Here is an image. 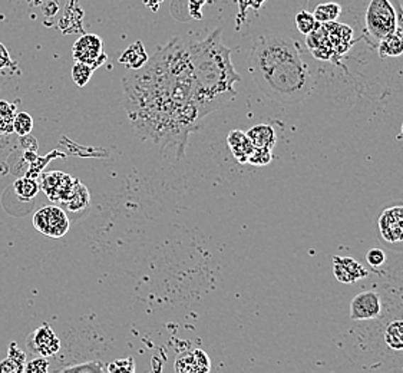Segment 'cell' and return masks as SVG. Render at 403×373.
<instances>
[{
	"label": "cell",
	"instance_id": "6da1fadb",
	"mask_svg": "<svg viewBox=\"0 0 403 373\" xmlns=\"http://www.w3.org/2000/svg\"><path fill=\"white\" fill-rule=\"evenodd\" d=\"M131 124L162 151L174 149L182 158L188 135L198 129L188 42L174 38L147 63L122 80Z\"/></svg>",
	"mask_w": 403,
	"mask_h": 373
},
{
	"label": "cell",
	"instance_id": "7a4b0ae2",
	"mask_svg": "<svg viewBox=\"0 0 403 373\" xmlns=\"http://www.w3.org/2000/svg\"><path fill=\"white\" fill-rule=\"evenodd\" d=\"M248 70L260 91L283 105L304 101L314 87L299 42L286 35L258 36L251 48Z\"/></svg>",
	"mask_w": 403,
	"mask_h": 373
},
{
	"label": "cell",
	"instance_id": "3957f363",
	"mask_svg": "<svg viewBox=\"0 0 403 373\" xmlns=\"http://www.w3.org/2000/svg\"><path fill=\"white\" fill-rule=\"evenodd\" d=\"M221 35V29H216L204 40L188 42L194 99L201 118L230 104L237 95L234 85L241 81Z\"/></svg>",
	"mask_w": 403,
	"mask_h": 373
},
{
	"label": "cell",
	"instance_id": "277c9868",
	"mask_svg": "<svg viewBox=\"0 0 403 373\" xmlns=\"http://www.w3.org/2000/svg\"><path fill=\"white\" fill-rule=\"evenodd\" d=\"M394 31L397 19L390 0H370L365 15V33L370 46L377 48V43Z\"/></svg>",
	"mask_w": 403,
	"mask_h": 373
},
{
	"label": "cell",
	"instance_id": "5b68a950",
	"mask_svg": "<svg viewBox=\"0 0 403 373\" xmlns=\"http://www.w3.org/2000/svg\"><path fill=\"white\" fill-rule=\"evenodd\" d=\"M33 226L43 236L60 239L70 230V218L56 205H46L33 215Z\"/></svg>",
	"mask_w": 403,
	"mask_h": 373
},
{
	"label": "cell",
	"instance_id": "8992f818",
	"mask_svg": "<svg viewBox=\"0 0 403 373\" xmlns=\"http://www.w3.org/2000/svg\"><path fill=\"white\" fill-rule=\"evenodd\" d=\"M353 322H375L383 315V301L379 291L365 290L353 297L349 308Z\"/></svg>",
	"mask_w": 403,
	"mask_h": 373
},
{
	"label": "cell",
	"instance_id": "52a82bcc",
	"mask_svg": "<svg viewBox=\"0 0 403 373\" xmlns=\"http://www.w3.org/2000/svg\"><path fill=\"white\" fill-rule=\"evenodd\" d=\"M72 52L75 62L87 63L94 69L99 67L106 60L102 39L94 33H88L79 38L75 42Z\"/></svg>",
	"mask_w": 403,
	"mask_h": 373
},
{
	"label": "cell",
	"instance_id": "ba28073f",
	"mask_svg": "<svg viewBox=\"0 0 403 373\" xmlns=\"http://www.w3.org/2000/svg\"><path fill=\"white\" fill-rule=\"evenodd\" d=\"M26 346L33 356L49 357L59 352L60 340L52 330V328H49L48 325H42L28 336Z\"/></svg>",
	"mask_w": 403,
	"mask_h": 373
},
{
	"label": "cell",
	"instance_id": "9c48e42d",
	"mask_svg": "<svg viewBox=\"0 0 403 373\" xmlns=\"http://www.w3.org/2000/svg\"><path fill=\"white\" fill-rule=\"evenodd\" d=\"M379 233L390 244L403 243V205L387 208L379 217Z\"/></svg>",
	"mask_w": 403,
	"mask_h": 373
},
{
	"label": "cell",
	"instance_id": "30bf717a",
	"mask_svg": "<svg viewBox=\"0 0 403 373\" xmlns=\"http://www.w3.org/2000/svg\"><path fill=\"white\" fill-rule=\"evenodd\" d=\"M75 183L77 180L72 178L70 174H65L60 171H52L42 177L40 187L50 201L63 202L71 194Z\"/></svg>",
	"mask_w": 403,
	"mask_h": 373
},
{
	"label": "cell",
	"instance_id": "8fae6325",
	"mask_svg": "<svg viewBox=\"0 0 403 373\" xmlns=\"http://www.w3.org/2000/svg\"><path fill=\"white\" fill-rule=\"evenodd\" d=\"M174 367L178 373H206L211 370V362L204 350L195 349L178 355Z\"/></svg>",
	"mask_w": 403,
	"mask_h": 373
},
{
	"label": "cell",
	"instance_id": "7c38bea8",
	"mask_svg": "<svg viewBox=\"0 0 403 373\" xmlns=\"http://www.w3.org/2000/svg\"><path fill=\"white\" fill-rule=\"evenodd\" d=\"M333 274L341 283L352 284L368 277L366 269L352 257H333Z\"/></svg>",
	"mask_w": 403,
	"mask_h": 373
},
{
	"label": "cell",
	"instance_id": "4fadbf2b",
	"mask_svg": "<svg viewBox=\"0 0 403 373\" xmlns=\"http://www.w3.org/2000/svg\"><path fill=\"white\" fill-rule=\"evenodd\" d=\"M227 144L234 158L241 164H247V160L254 149L247 132L240 129L231 131L227 136Z\"/></svg>",
	"mask_w": 403,
	"mask_h": 373
},
{
	"label": "cell",
	"instance_id": "5bb4252c",
	"mask_svg": "<svg viewBox=\"0 0 403 373\" xmlns=\"http://www.w3.org/2000/svg\"><path fill=\"white\" fill-rule=\"evenodd\" d=\"M383 345L396 353L403 352V319H393L382 330Z\"/></svg>",
	"mask_w": 403,
	"mask_h": 373
},
{
	"label": "cell",
	"instance_id": "9a60e30c",
	"mask_svg": "<svg viewBox=\"0 0 403 373\" xmlns=\"http://www.w3.org/2000/svg\"><path fill=\"white\" fill-rule=\"evenodd\" d=\"M247 135L254 148L273 149L277 142V135H276L275 128L267 124H260V125L250 128L247 131Z\"/></svg>",
	"mask_w": 403,
	"mask_h": 373
},
{
	"label": "cell",
	"instance_id": "2e32d148",
	"mask_svg": "<svg viewBox=\"0 0 403 373\" xmlns=\"http://www.w3.org/2000/svg\"><path fill=\"white\" fill-rule=\"evenodd\" d=\"M148 55L145 52V48L143 45L141 40H137L136 43H132L129 45L121 55L119 58V62L129 70H136V69H140L143 67L147 60H148Z\"/></svg>",
	"mask_w": 403,
	"mask_h": 373
},
{
	"label": "cell",
	"instance_id": "e0dca14e",
	"mask_svg": "<svg viewBox=\"0 0 403 373\" xmlns=\"http://www.w3.org/2000/svg\"><path fill=\"white\" fill-rule=\"evenodd\" d=\"M377 53L380 58H397L403 55V33L394 31L386 35L377 43Z\"/></svg>",
	"mask_w": 403,
	"mask_h": 373
},
{
	"label": "cell",
	"instance_id": "ac0fdd59",
	"mask_svg": "<svg viewBox=\"0 0 403 373\" xmlns=\"http://www.w3.org/2000/svg\"><path fill=\"white\" fill-rule=\"evenodd\" d=\"M89 191L88 188L79 181L77 180L71 194L68 195V198H66L62 204H65L66 210H70L72 212H79L82 210H85L88 205H89Z\"/></svg>",
	"mask_w": 403,
	"mask_h": 373
},
{
	"label": "cell",
	"instance_id": "d6986e66",
	"mask_svg": "<svg viewBox=\"0 0 403 373\" xmlns=\"http://www.w3.org/2000/svg\"><path fill=\"white\" fill-rule=\"evenodd\" d=\"M341 15H342V6L339 4H333V2L321 4L313 12V16L320 25L336 22V19H338Z\"/></svg>",
	"mask_w": 403,
	"mask_h": 373
},
{
	"label": "cell",
	"instance_id": "ffe728a7",
	"mask_svg": "<svg viewBox=\"0 0 403 373\" xmlns=\"http://www.w3.org/2000/svg\"><path fill=\"white\" fill-rule=\"evenodd\" d=\"M13 188H15V193H16V195L19 198H22V200H32L39 193L40 185L32 177L31 178L29 177H22V178H18L15 181Z\"/></svg>",
	"mask_w": 403,
	"mask_h": 373
},
{
	"label": "cell",
	"instance_id": "44dd1931",
	"mask_svg": "<svg viewBox=\"0 0 403 373\" xmlns=\"http://www.w3.org/2000/svg\"><path fill=\"white\" fill-rule=\"evenodd\" d=\"M16 115V107L0 101V134H11L13 132V118Z\"/></svg>",
	"mask_w": 403,
	"mask_h": 373
},
{
	"label": "cell",
	"instance_id": "7402d4cb",
	"mask_svg": "<svg viewBox=\"0 0 403 373\" xmlns=\"http://www.w3.org/2000/svg\"><path fill=\"white\" fill-rule=\"evenodd\" d=\"M94 67H91L87 63L82 62H75L74 67H72V80L79 87L84 88L92 78V73H94Z\"/></svg>",
	"mask_w": 403,
	"mask_h": 373
},
{
	"label": "cell",
	"instance_id": "603a6c76",
	"mask_svg": "<svg viewBox=\"0 0 403 373\" xmlns=\"http://www.w3.org/2000/svg\"><path fill=\"white\" fill-rule=\"evenodd\" d=\"M296 25H297V29L306 36L320 28V23L316 21L313 13H310L307 11H302L300 13H297Z\"/></svg>",
	"mask_w": 403,
	"mask_h": 373
},
{
	"label": "cell",
	"instance_id": "cb8c5ba5",
	"mask_svg": "<svg viewBox=\"0 0 403 373\" xmlns=\"http://www.w3.org/2000/svg\"><path fill=\"white\" fill-rule=\"evenodd\" d=\"M33 129V118L28 112H16L13 118V132L26 136Z\"/></svg>",
	"mask_w": 403,
	"mask_h": 373
},
{
	"label": "cell",
	"instance_id": "d4e9b609",
	"mask_svg": "<svg viewBox=\"0 0 403 373\" xmlns=\"http://www.w3.org/2000/svg\"><path fill=\"white\" fill-rule=\"evenodd\" d=\"M272 160H273L272 149L254 148L247 160V164H251L253 167H265L267 164L272 163Z\"/></svg>",
	"mask_w": 403,
	"mask_h": 373
},
{
	"label": "cell",
	"instance_id": "484cf974",
	"mask_svg": "<svg viewBox=\"0 0 403 373\" xmlns=\"http://www.w3.org/2000/svg\"><path fill=\"white\" fill-rule=\"evenodd\" d=\"M60 372H75V373H82V372H106V369L102 364V362L94 360V362H88V363H82V364H74V366L63 367V369H60Z\"/></svg>",
	"mask_w": 403,
	"mask_h": 373
},
{
	"label": "cell",
	"instance_id": "4316f807",
	"mask_svg": "<svg viewBox=\"0 0 403 373\" xmlns=\"http://www.w3.org/2000/svg\"><path fill=\"white\" fill-rule=\"evenodd\" d=\"M49 370V362L43 356H36L33 360L25 363L23 372L26 373H46Z\"/></svg>",
	"mask_w": 403,
	"mask_h": 373
},
{
	"label": "cell",
	"instance_id": "83f0119b",
	"mask_svg": "<svg viewBox=\"0 0 403 373\" xmlns=\"http://www.w3.org/2000/svg\"><path fill=\"white\" fill-rule=\"evenodd\" d=\"M366 260H368V263H369L370 267L379 269V267H382V266L385 264V261H386V254H385V252H383L382 249L375 247V249H370V250L366 253Z\"/></svg>",
	"mask_w": 403,
	"mask_h": 373
},
{
	"label": "cell",
	"instance_id": "f1b7e54d",
	"mask_svg": "<svg viewBox=\"0 0 403 373\" xmlns=\"http://www.w3.org/2000/svg\"><path fill=\"white\" fill-rule=\"evenodd\" d=\"M105 369L106 372H133L136 370V364H133L132 357H128V359L111 362Z\"/></svg>",
	"mask_w": 403,
	"mask_h": 373
},
{
	"label": "cell",
	"instance_id": "f546056e",
	"mask_svg": "<svg viewBox=\"0 0 403 373\" xmlns=\"http://www.w3.org/2000/svg\"><path fill=\"white\" fill-rule=\"evenodd\" d=\"M265 0H238V22L245 19L247 15V9H260L263 6V4Z\"/></svg>",
	"mask_w": 403,
	"mask_h": 373
},
{
	"label": "cell",
	"instance_id": "4dcf8cb0",
	"mask_svg": "<svg viewBox=\"0 0 403 373\" xmlns=\"http://www.w3.org/2000/svg\"><path fill=\"white\" fill-rule=\"evenodd\" d=\"M206 4V0H188V16L189 19H203V13H201V8Z\"/></svg>",
	"mask_w": 403,
	"mask_h": 373
},
{
	"label": "cell",
	"instance_id": "1f68e13d",
	"mask_svg": "<svg viewBox=\"0 0 403 373\" xmlns=\"http://www.w3.org/2000/svg\"><path fill=\"white\" fill-rule=\"evenodd\" d=\"M23 372V366L11 359L9 356L0 362V373H21Z\"/></svg>",
	"mask_w": 403,
	"mask_h": 373
},
{
	"label": "cell",
	"instance_id": "d6a6232c",
	"mask_svg": "<svg viewBox=\"0 0 403 373\" xmlns=\"http://www.w3.org/2000/svg\"><path fill=\"white\" fill-rule=\"evenodd\" d=\"M9 357H11V359H13L15 362H18L19 364H22V366H23V369H25L26 355H25L21 349H18V347H16V343H12V345H11V349H9Z\"/></svg>",
	"mask_w": 403,
	"mask_h": 373
},
{
	"label": "cell",
	"instance_id": "836d02e7",
	"mask_svg": "<svg viewBox=\"0 0 403 373\" xmlns=\"http://www.w3.org/2000/svg\"><path fill=\"white\" fill-rule=\"evenodd\" d=\"M12 66V59L4 43H0V70Z\"/></svg>",
	"mask_w": 403,
	"mask_h": 373
},
{
	"label": "cell",
	"instance_id": "e575fe53",
	"mask_svg": "<svg viewBox=\"0 0 403 373\" xmlns=\"http://www.w3.org/2000/svg\"><path fill=\"white\" fill-rule=\"evenodd\" d=\"M392 2V0H390ZM392 5L394 6V11H396V19H397V31L400 33H403V8L400 5V0H393Z\"/></svg>",
	"mask_w": 403,
	"mask_h": 373
},
{
	"label": "cell",
	"instance_id": "d590c367",
	"mask_svg": "<svg viewBox=\"0 0 403 373\" xmlns=\"http://www.w3.org/2000/svg\"><path fill=\"white\" fill-rule=\"evenodd\" d=\"M164 2V0H143V4L144 6H147L148 9H151L153 12H158L161 4Z\"/></svg>",
	"mask_w": 403,
	"mask_h": 373
},
{
	"label": "cell",
	"instance_id": "8d00e7d4",
	"mask_svg": "<svg viewBox=\"0 0 403 373\" xmlns=\"http://www.w3.org/2000/svg\"><path fill=\"white\" fill-rule=\"evenodd\" d=\"M400 136H403V124H402V126H400Z\"/></svg>",
	"mask_w": 403,
	"mask_h": 373
}]
</instances>
